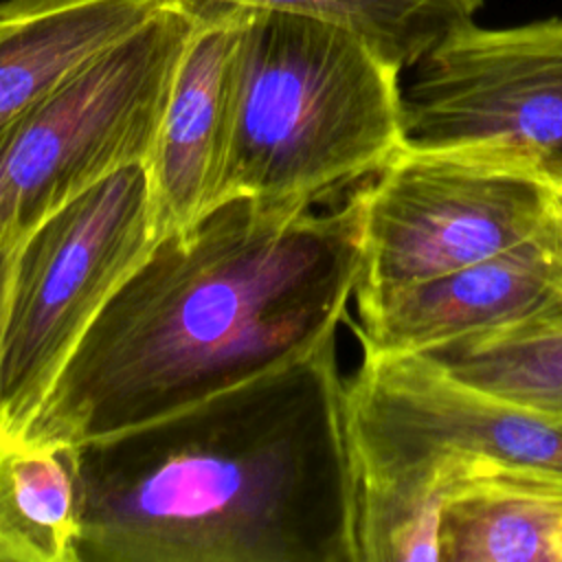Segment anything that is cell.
Returning <instances> with one entry per match:
<instances>
[{"instance_id":"cell-5","label":"cell","mask_w":562,"mask_h":562,"mask_svg":"<svg viewBox=\"0 0 562 562\" xmlns=\"http://www.w3.org/2000/svg\"><path fill=\"white\" fill-rule=\"evenodd\" d=\"M200 15L167 0L0 132V250L108 176L149 158Z\"/></svg>"},{"instance_id":"cell-11","label":"cell","mask_w":562,"mask_h":562,"mask_svg":"<svg viewBox=\"0 0 562 562\" xmlns=\"http://www.w3.org/2000/svg\"><path fill=\"white\" fill-rule=\"evenodd\" d=\"M441 562H562V476L461 465L432 490Z\"/></svg>"},{"instance_id":"cell-12","label":"cell","mask_w":562,"mask_h":562,"mask_svg":"<svg viewBox=\"0 0 562 562\" xmlns=\"http://www.w3.org/2000/svg\"><path fill=\"white\" fill-rule=\"evenodd\" d=\"M167 0H0V132Z\"/></svg>"},{"instance_id":"cell-1","label":"cell","mask_w":562,"mask_h":562,"mask_svg":"<svg viewBox=\"0 0 562 562\" xmlns=\"http://www.w3.org/2000/svg\"><path fill=\"white\" fill-rule=\"evenodd\" d=\"M360 246L358 189L325 213L222 202L156 241L22 432L77 446L310 356L347 318Z\"/></svg>"},{"instance_id":"cell-15","label":"cell","mask_w":562,"mask_h":562,"mask_svg":"<svg viewBox=\"0 0 562 562\" xmlns=\"http://www.w3.org/2000/svg\"><path fill=\"white\" fill-rule=\"evenodd\" d=\"M301 13L360 35L386 64L417 66L457 29L474 22L483 0H193Z\"/></svg>"},{"instance_id":"cell-2","label":"cell","mask_w":562,"mask_h":562,"mask_svg":"<svg viewBox=\"0 0 562 562\" xmlns=\"http://www.w3.org/2000/svg\"><path fill=\"white\" fill-rule=\"evenodd\" d=\"M72 448L75 562H360L336 336Z\"/></svg>"},{"instance_id":"cell-16","label":"cell","mask_w":562,"mask_h":562,"mask_svg":"<svg viewBox=\"0 0 562 562\" xmlns=\"http://www.w3.org/2000/svg\"><path fill=\"white\" fill-rule=\"evenodd\" d=\"M13 259H15V248L0 250V345H2V327H4V316H7L9 285H11V274H13ZM0 424H2V402H0Z\"/></svg>"},{"instance_id":"cell-6","label":"cell","mask_w":562,"mask_h":562,"mask_svg":"<svg viewBox=\"0 0 562 562\" xmlns=\"http://www.w3.org/2000/svg\"><path fill=\"white\" fill-rule=\"evenodd\" d=\"M156 241L138 162L61 206L15 248L0 345L2 428H26L88 327Z\"/></svg>"},{"instance_id":"cell-8","label":"cell","mask_w":562,"mask_h":562,"mask_svg":"<svg viewBox=\"0 0 562 562\" xmlns=\"http://www.w3.org/2000/svg\"><path fill=\"white\" fill-rule=\"evenodd\" d=\"M402 149L498 160L562 193V18L450 33L402 90Z\"/></svg>"},{"instance_id":"cell-10","label":"cell","mask_w":562,"mask_h":562,"mask_svg":"<svg viewBox=\"0 0 562 562\" xmlns=\"http://www.w3.org/2000/svg\"><path fill=\"white\" fill-rule=\"evenodd\" d=\"M248 9L200 2V15L145 160L158 239L215 209L226 149L233 61Z\"/></svg>"},{"instance_id":"cell-7","label":"cell","mask_w":562,"mask_h":562,"mask_svg":"<svg viewBox=\"0 0 562 562\" xmlns=\"http://www.w3.org/2000/svg\"><path fill=\"white\" fill-rule=\"evenodd\" d=\"M358 193L356 301L498 255L562 215L544 178L457 151L400 149Z\"/></svg>"},{"instance_id":"cell-4","label":"cell","mask_w":562,"mask_h":562,"mask_svg":"<svg viewBox=\"0 0 562 562\" xmlns=\"http://www.w3.org/2000/svg\"><path fill=\"white\" fill-rule=\"evenodd\" d=\"M360 562H441L435 485L461 465L562 476V415L476 391L419 353H362L345 378Z\"/></svg>"},{"instance_id":"cell-9","label":"cell","mask_w":562,"mask_h":562,"mask_svg":"<svg viewBox=\"0 0 562 562\" xmlns=\"http://www.w3.org/2000/svg\"><path fill=\"white\" fill-rule=\"evenodd\" d=\"M362 353H419L562 310V215L533 237L452 272L362 301Z\"/></svg>"},{"instance_id":"cell-13","label":"cell","mask_w":562,"mask_h":562,"mask_svg":"<svg viewBox=\"0 0 562 562\" xmlns=\"http://www.w3.org/2000/svg\"><path fill=\"white\" fill-rule=\"evenodd\" d=\"M72 448L0 426V562H75Z\"/></svg>"},{"instance_id":"cell-3","label":"cell","mask_w":562,"mask_h":562,"mask_svg":"<svg viewBox=\"0 0 562 562\" xmlns=\"http://www.w3.org/2000/svg\"><path fill=\"white\" fill-rule=\"evenodd\" d=\"M402 149L400 70L353 31L248 9L237 44L215 206L307 211Z\"/></svg>"},{"instance_id":"cell-14","label":"cell","mask_w":562,"mask_h":562,"mask_svg":"<svg viewBox=\"0 0 562 562\" xmlns=\"http://www.w3.org/2000/svg\"><path fill=\"white\" fill-rule=\"evenodd\" d=\"M419 356L476 391L562 415V310L454 338Z\"/></svg>"}]
</instances>
